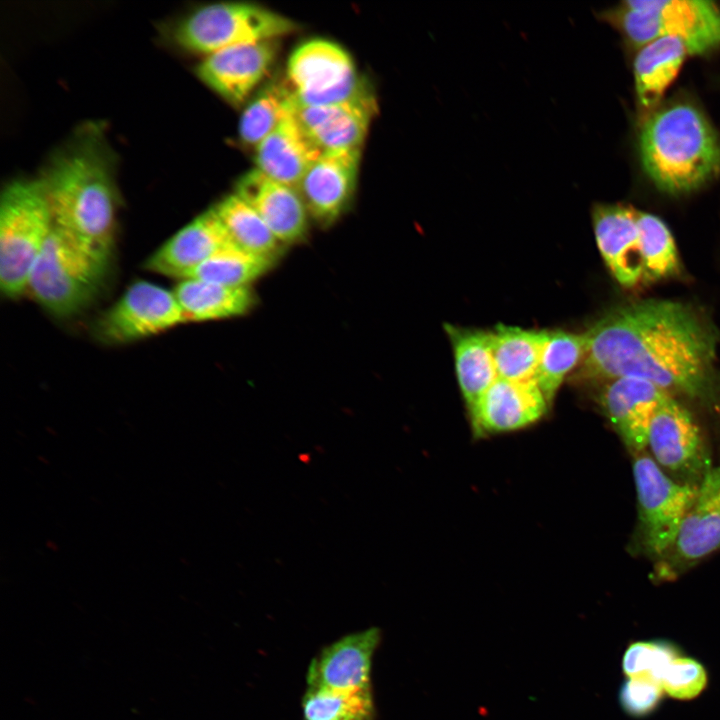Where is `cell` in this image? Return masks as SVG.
Here are the masks:
<instances>
[{
  "instance_id": "6da1fadb",
  "label": "cell",
  "mask_w": 720,
  "mask_h": 720,
  "mask_svg": "<svg viewBox=\"0 0 720 720\" xmlns=\"http://www.w3.org/2000/svg\"><path fill=\"white\" fill-rule=\"evenodd\" d=\"M583 378L648 380L669 393L712 392L718 332L688 304L651 299L618 307L585 332Z\"/></svg>"
},
{
  "instance_id": "7a4b0ae2",
  "label": "cell",
  "mask_w": 720,
  "mask_h": 720,
  "mask_svg": "<svg viewBox=\"0 0 720 720\" xmlns=\"http://www.w3.org/2000/svg\"><path fill=\"white\" fill-rule=\"evenodd\" d=\"M38 179L53 225L112 252L118 196L111 158L96 132L74 137L54 154Z\"/></svg>"
},
{
  "instance_id": "3957f363",
  "label": "cell",
  "mask_w": 720,
  "mask_h": 720,
  "mask_svg": "<svg viewBox=\"0 0 720 720\" xmlns=\"http://www.w3.org/2000/svg\"><path fill=\"white\" fill-rule=\"evenodd\" d=\"M643 169L661 191L693 192L720 173V139L707 118L688 103L653 113L639 138Z\"/></svg>"
},
{
  "instance_id": "277c9868",
  "label": "cell",
  "mask_w": 720,
  "mask_h": 720,
  "mask_svg": "<svg viewBox=\"0 0 720 720\" xmlns=\"http://www.w3.org/2000/svg\"><path fill=\"white\" fill-rule=\"evenodd\" d=\"M111 256L53 225L30 272L27 292L54 317H73L100 295Z\"/></svg>"
},
{
  "instance_id": "5b68a950",
  "label": "cell",
  "mask_w": 720,
  "mask_h": 720,
  "mask_svg": "<svg viewBox=\"0 0 720 720\" xmlns=\"http://www.w3.org/2000/svg\"><path fill=\"white\" fill-rule=\"evenodd\" d=\"M53 227L39 179H17L0 196V289L8 298L27 291L30 272Z\"/></svg>"
},
{
  "instance_id": "8992f818",
  "label": "cell",
  "mask_w": 720,
  "mask_h": 720,
  "mask_svg": "<svg viewBox=\"0 0 720 720\" xmlns=\"http://www.w3.org/2000/svg\"><path fill=\"white\" fill-rule=\"evenodd\" d=\"M601 17L617 24L636 45L662 37L681 40L691 55L720 48V8L703 0H629Z\"/></svg>"
},
{
  "instance_id": "52a82bcc",
  "label": "cell",
  "mask_w": 720,
  "mask_h": 720,
  "mask_svg": "<svg viewBox=\"0 0 720 720\" xmlns=\"http://www.w3.org/2000/svg\"><path fill=\"white\" fill-rule=\"evenodd\" d=\"M296 29L294 21L264 7L221 2L202 6L183 18L174 38L182 47L208 55L234 45L277 40Z\"/></svg>"
},
{
  "instance_id": "ba28073f",
  "label": "cell",
  "mask_w": 720,
  "mask_h": 720,
  "mask_svg": "<svg viewBox=\"0 0 720 720\" xmlns=\"http://www.w3.org/2000/svg\"><path fill=\"white\" fill-rule=\"evenodd\" d=\"M633 475L638 502L637 545L657 560L673 544L698 485L672 479L647 450L633 453Z\"/></svg>"
},
{
  "instance_id": "9c48e42d",
  "label": "cell",
  "mask_w": 720,
  "mask_h": 720,
  "mask_svg": "<svg viewBox=\"0 0 720 720\" xmlns=\"http://www.w3.org/2000/svg\"><path fill=\"white\" fill-rule=\"evenodd\" d=\"M286 83L297 106H324L370 91L350 55L338 44L312 39L290 55Z\"/></svg>"
},
{
  "instance_id": "30bf717a",
  "label": "cell",
  "mask_w": 720,
  "mask_h": 720,
  "mask_svg": "<svg viewBox=\"0 0 720 720\" xmlns=\"http://www.w3.org/2000/svg\"><path fill=\"white\" fill-rule=\"evenodd\" d=\"M181 323L182 311L173 291L148 281L132 283L96 320V338L110 345L141 340Z\"/></svg>"
},
{
  "instance_id": "8fae6325",
  "label": "cell",
  "mask_w": 720,
  "mask_h": 720,
  "mask_svg": "<svg viewBox=\"0 0 720 720\" xmlns=\"http://www.w3.org/2000/svg\"><path fill=\"white\" fill-rule=\"evenodd\" d=\"M720 550V466L711 467L698 485L671 547L656 560L655 576L672 580Z\"/></svg>"
},
{
  "instance_id": "7c38bea8",
  "label": "cell",
  "mask_w": 720,
  "mask_h": 720,
  "mask_svg": "<svg viewBox=\"0 0 720 720\" xmlns=\"http://www.w3.org/2000/svg\"><path fill=\"white\" fill-rule=\"evenodd\" d=\"M646 450L664 471L689 479L697 477L700 482L712 467L692 415L672 396L653 417Z\"/></svg>"
},
{
  "instance_id": "4fadbf2b",
  "label": "cell",
  "mask_w": 720,
  "mask_h": 720,
  "mask_svg": "<svg viewBox=\"0 0 720 720\" xmlns=\"http://www.w3.org/2000/svg\"><path fill=\"white\" fill-rule=\"evenodd\" d=\"M361 150L322 154L306 171L297 190L308 214L328 227L349 208L359 173Z\"/></svg>"
},
{
  "instance_id": "5bb4252c",
  "label": "cell",
  "mask_w": 720,
  "mask_h": 720,
  "mask_svg": "<svg viewBox=\"0 0 720 720\" xmlns=\"http://www.w3.org/2000/svg\"><path fill=\"white\" fill-rule=\"evenodd\" d=\"M277 51L276 40L226 47L206 55L196 72L217 94L239 105L269 72Z\"/></svg>"
},
{
  "instance_id": "9a60e30c",
  "label": "cell",
  "mask_w": 720,
  "mask_h": 720,
  "mask_svg": "<svg viewBox=\"0 0 720 720\" xmlns=\"http://www.w3.org/2000/svg\"><path fill=\"white\" fill-rule=\"evenodd\" d=\"M639 210L625 204H596L593 229L601 256L616 281L625 288L644 282Z\"/></svg>"
},
{
  "instance_id": "2e32d148",
  "label": "cell",
  "mask_w": 720,
  "mask_h": 720,
  "mask_svg": "<svg viewBox=\"0 0 720 720\" xmlns=\"http://www.w3.org/2000/svg\"><path fill=\"white\" fill-rule=\"evenodd\" d=\"M379 642V629L371 627L324 647L308 667V687L340 692L371 689L372 660Z\"/></svg>"
},
{
  "instance_id": "e0dca14e",
  "label": "cell",
  "mask_w": 720,
  "mask_h": 720,
  "mask_svg": "<svg viewBox=\"0 0 720 720\" xmlns=\"http://www.w3.org/2000/svg\"><path fill=\"white\" fill-rule=\"evenodd\" d=\"M671 393L638 377L606 381L599 393L605 415L627 448L633 453L646 450L653 417Z\"/></svg>"
},
{
  "instance_id": "ac0fdd59",
  "label": "cell",
  "mask_w": 720,
  "mask_h": 720,
  "mask_svg": "<svg viewBox=\"0 0 720 720\" xmlns=\"http://www.w3.org/2000/svg\"><path fill=\"white\" fill-rule=\"evenodd\" d=\"M371 91L346 102L324 106H297L296 116L321 154L361 150L376 112Z\"/></svg>"
},
{
  "instance_id": "d6986e66",
  "label": "cell",
  "mask_w": 720,
  "mask_h": 720,
  "mask_svg": "<svg viewBox=\"0 0 720 720\" xmlns=\"http://www.w3.org/2000/svg\"><path fill=\"white\" fill-rule=\"evenodd\" d=\"M233 245V240L212 207L166 240L145 260L144 268L181 280L212 255Z\"/></svg>"
},
{
  "instance_id": "ffe728a7",
  "label": "cell",
  "mask_w": 720,
  "mask_h": 720,
  "mask_svg": "<svg viewBox=\"0 0 720 720\" xmlns=\"http://www.w3.org/2000/svg\"><path fill=\"white\" fill-rule=\"evenodd\" d=\"M235 194L259 214L283 246L305 239L309 214L296 188L277 182L255 168L239 178Z\"/></svg>"
},
{
  "instance_id": "44dd1931",
  "label": "cell",
  "mask_w": 720,
  "mask_h": 720,
  "mask_svg": "<svg viewBox=\"0 0 720 720\" xmlns=\"http://www.w3.org/2000/svg\"><path fill=\"white\" fill-rule=\"evenodd\" d=\"M548 406L534 380L498 378L470 410L473 431L482 436L517 430L539 420Z\"/></svg>"
},
{
  "instance_id": "7402d4cb",
  "label": "cell",
  "mask_w": 720,
  "mask_h": 720,
  "mask_svg": "<svg viewBox=\"0 0 720 720\" xmlns=\"http://www.w3.org/2000/svg\"><path fill=\"white\" fill-rule=\"evenodd\" d=\"M255 148L256 169L296 189L311 164L322 155L299 122L294 103Z\"/></svg>"
},
{
  "instance_id": "603a6c76",
  "label": "cell",
  "mask_w": 720,
  "mask_h": 720,
  "mask_svg": "<svg viewBox=\"0 0 720 720\" xmlns=\"http://www.w3.org/2000/svg\"><path fill=\"white\" fill-rule=\"evenodd\" d=\"M454 352L457 380L469 411L498 379L491 331L446 326Z\"/></svg>"
},
{
  "instance_id": "cb8c5ba5",
  "label": "cell",
  "mask_w": 720,
  "mask_h": 720,
  "mask_svg": "<svg viewBox=\"0 0 720 720\" xmlns=\"http://www.w3.org/2000/svg\"><path fill=\"white\" fill-rule=\"evenodd\" d=\"M172 291L185 322L242 316L256 304L250 287H229L194 278L181 279Z\"/></svg>"
},
{
  "instance_id": "d4e9b609",
  "label": "cell",
  "mask_w": 720,
  "mask_h": 720,
  "mask_svg": "<svg viewBox=\"0 0 720 720\" xmlns=\"http://www.w3.org/2000/svg\"><path fill=\"white\" fill-rule=\"evenodd\" d=\"M688 54L675 37L655 39L641 47L634 60L635 90L640 106L649 110L661 100Z\"/></svg>"
},
{
  "instance_id": "484cf974",
  "label": "cell",
  "mask_w": 720,
  "mask_h": 720,
  "mask_svg": "<svg viewBox=\"0 0 720 720\" xmlns=\"http://www.w3.org/2000/svg\"><path fill=\"white\" fill-rule=\"evenodd\" d=\"M546 330L499 325L491 331L492 351L498 378L534 380Z\"/></svg>"
},
{
  "instance_id": "4316f807",
  "label": "cell",
  "mask_w": 720,
  "mask_h": 720,
  "mask_svg": "<svg viewBox=\"0 0 720 720\" xmlns=\"http://www.w3.org/2000/svg\"><path fill=\"white\" fill-rule=\"evenodd\" d=\"M213 208L237 247L276 261L281 256L285 246L259 214L237 194L224 197Z\"/></svg>"
},
{
  "instance_id": "83f0119b",
  "label": "cell",
  "mask_w": 720,
  "mask_h": 720,
  "mask_svg": "<svg viewBox=\"0 0 720 720\" xmlns=\"http://www.w3.org/2000/svg\"><path fill=\"white\" fill-rule=\"evenodd\" d=\"M586 345L585 333L547 331L534 381L549 404L568 373L581 364Z\"/></svg>"
},
{
  "instance_id": "f1b7e54d",
  "label": "cell",
  "mask_w": 720,
  "mask_h": 720,
  "mask_svg": "<svg viewBox=\"0 0 720 720\" xmlns=\"http://www.w3.org/2000/svg\"><path fill=\"white\" fill-rule=\"evenodd\" d=\"M276 260L247 252L236 245L224 248L190 271L194 278L229 287H249L268 272ZM183 278V279H185Z\"/></svg>"
},
{
  "instance_id": "f546056e",
  "label": "cell",
  "mask_w": 720,
  "mask_h": 720,
  "mask_svg": "<svg viewBox=\"0 0 720 720\" xmlns=\"http://www.w3.org/2000/svg\"><path fill=\"white\" fill-rule=\"evenodd\" d=\"M294 100L286 83L265 86L244 109L239 122V137L245 145L256 147L283 119Z\"/></svg>"
},
{
  "instance_id": "4dcf8cb0",
  "label": "cell",
  "mask_w": 720,
  "mask_h": 720,
  "mask_svg": "<svg viewBox=\"0 0 720 720\" xmlns=\"http://www.w3.org/2000/svg\"><path fill=\"white\" fill-rule=\"evenodd\" d=\"M303 720H375L371 689L340 692L308 687L302 698Z\"/></svg>"
},
{
  "instance_id": "1f68e13d",
  "label": "cell",
  "mask_w": 720,
  "mask_h": 720,
  "mask_svg": "<svg viewBox=\"0 0 720 720\" xmlns=\"http://www.w3.org/2000/svg\"><path fill=\"white\" fill-rule=\"evenodd\" d=\"M642 243L645 284L674 276L680 261L674 238L667 225L656 215L638 212Z\"/></svg>"
},
{
  "instance_id": "d6a6232c",
  "label": "cell",
  "mask_w": 720,
  "mask_h": 720,
  "mask_svg": "<svg viewBox=\"0 0 720 720\" xmlns=\"http://www.w3.org/2000/svg\"><path fill=\"white\" fill-rule=\"evenodd\" d=\"M679 655V650L671 642L637 641L624 652L622 668L628 678L644 677L661 684L668 666Z\"/></svg>"
},
{
  "instance_id": "836d02e7",
  "label": "cell",
  "mask_w": 720,
  "mask_h": 720,
  "mask_svg": "<svg viewBox=\"0 0 720 720\" xmlns=\"http://www.w3.org/2000/svg\"><path fill=\"white\" fill-rule=\"evenodd\" d=\"M707 681V672L700 662L679 655L665 671L661 686L670 697L690 700L705 689Z\"/></svg>"
},
{
  "instance_id": "e575fe53",
  "label": "cell",
  "mask_w": 720,
  "mask_h": 720,
  "mask_svg": "<svg viewBox=\"0 0 720 720\" xmlns=\"http://www.w3.org/2000/svg\"><path fill=\"white\" fill-rule=\"evenodd\" d=\"M664 690L649 678H628L621 686L619 701L623 710L633 717H644L660 705Z\"/></svg>"
}]
</instances>
